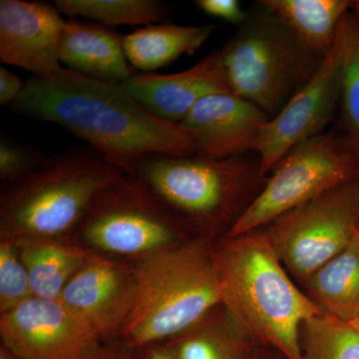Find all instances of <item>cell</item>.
<instances>
[{
	"label": "cell",
	"mask_w": 359,
	"mask_h": 359,
	"mask_svg": "<svg viewBox=\"0 0 359 359\" xmlns=\"http://www.w3.org/2000/svg\"><path fill=\"white\" fill-rule=\"evenodd\" d=\"M134 266L93 256L66 285L60 301L102 342L121 339L136 299Z\"/></svg>",
	"instance_id": "cell-12"
},
{
	"label": "cell",
	"mask_w": 359,
	"mask_h": 359,
	"mask_svg": "<svg viewBox=\"0 0 359 359\" xmlns=\"http://www.w3.org/2000/svg\"><path fill=\"white\" fill-rule=\"evenodd\" d=\"M342 54L339 27L334 47L311 79L264 125L255 153L266 176L290 150L325 133L339 105Z\"/></svg>",
	"instance_id": "cell-10"
},
{
	"label": "cell",
	"mask_w": 359,
	"mask_h": 359,
	"mask_svg": "<svg viewBox=\"0 0 359 359\" xmlns=\"http://www.w3.org/2000/svg\"><path fill=\"white\" fill-rule=\"evenodd\" d=\"M135 359H175L168 347L163 342L149 344L136 349Z\"/></svg>",
	"instance_id": "cell-30"
},
{
	"label": "cell",
	"mask_w": 359,
	"mask_h": 359,
	"mask_svg": "<svg viewBox=\"0 0 359 359\" xmlns=\"http://www.w3.org/2000/svg\"><path fill=\"white\" fill-rule=\"evenodd\" d=\"M351 323H353L354 327L359 328V314L358 318H355V320H353V321H351Z\"/></svg>",
	"instance_id": "cell-34"
},
{
	"label": "cell",
	"mask_w": 359,
	"mask_h": 359,
	"mask_svg": "<svg viewBox=\"0 0 359 359\" xmlns=\"http://www.w3.org/2000/svg\"><path fill=\"white\" fill-rule=\"evenodd\" d=\"M122 174L89 146L46 157L36 171L2 184L0 240L71 243L97 196Z\"/></svg>",
	"instance_id": "cell-4"
},
{
	"label": "cell",
	"mask_w": 359,
	"mask_h": 359,
	"mask_svg": "<svg viewBox=\"0 0 359 359\" xmlns=\"http://www.w3.org/2000/svg\"><path fill=\"white\" fill-rule=\"evenodd\" d=\"M340 30L344 40L340 134L359 154V20L351 11L342 20Z\"/></svg>",
	"instance_id": "cell-24"
},
{
	"label": "cell",
	"mask_w": 359,
	"mask_h": 359,
	"mask_svg": "<svg viewBox=\"0 0 359 359\" xmlns=\"http://www.w3.org/2000/svg\"><path fill=\"white\" fill-rule=\"evenodd\" d=\"M351 13L353 14L354 18L359 20V0L351 1Z\"/></svg>",
	"instance_id": "cell-33"
},
{
	"label": "cell",
	"mask_w": 359,
	"mask_h": 359,
	"mask_svg": "<svg viewBox=\"0 0 359 359\" xmlns=\"http://www.w3.org/2000/svg\"><path fill=\"white\" fill-rule=\"evenodd\" d=\"M323 311L353 321L359 314V230L346 249L314 273L302 287Z\"/></svg>",
	"instance_id": "cell-20"
},
{
	"label": "cell",
	"mask_w": 359,
	"mask_h": 359,
	"mask_svg": "<svg viewBox=\"0 0 359 359\" xmlns=\"http://www.w3.org/2000/svg\"><path fill=\"white\" fill-rule=\"evenodd\" d=\"M285 23L311 53L323 60L351 11L349 0H261Z\"/></svg>",
	"instance_id": "cell-19"
},
{
	"label": "cell",
	"mask_w": 359,
	"mask_h": 359,
	"mask_svg": "<svg viewBox=\"0 0 359 359\" xmlns=\"http://www.w3.org/2000/svg\"><path fill=\"white\" fill-rule=\"evenodd\" d=\"M216 244L194 238L135 264L136 299L121 334L127 346L167 341L222 304Z\"/></svg>",
	"instance_id": "cell-5"
},
{
	"label": "cell",
	"mask_w": 359,
	"mask_h": 359,
	"mask_svg": "<svg viewBox=\"0 0 359 359\" xmlns=\"http://www.w3.org/2000/svg\"><path fill=\"white\" fill-rule=\"evenodd\" d=\"M25 83L18 75L0 68V104L11 106L22 93Z\"/></svg>",
	"instance_id": "cell-28"
},
{
	"label": "cell",
	"mask_w": 359,
	"mask_h": 359,
	"mask_svg": "<svg viewBox=\"0 0 359 359\" xmlns=\"http://www.w3.org/2000/svg\"><path fill=\"white\" fill-rule=\"evenodd\" d=\"M54 6L61 14L80 16L108 27L157 25L167 15L166 6L158 0H56Z\"/></svg>",
	"instance_id": "cell-22"
},
{
	"label": "cell",
	"mask_w": 359,
	"mask_h": 359,
	"mask_svg": "<svg viewBox=\"0 0 359 359\" xmlns=\"http://www.w3.org/2000/svg\"><path fill=\"white\" fill-rule=\"evenodd\" d=\"M0 337L27 359H81L104 344L62 302L36 297L0 314Z\"/></svg>",
	"instance_id": "cell-11"
},
{
	"label": "cell",
	"mask_w": 359,
	"mask_h": 359,
	"mask_svg": "<svg viewBox=\"0 0 359 359\" xmlns=\"http://www.w3.org/2000/svg\"><path fill=\"white\" fill-rule=\"evenodd\" d=\"M269 351H271V349L257 346L250 359H276V356L271 355Z\"/></svg>",
	"instance_id": "cell-31"
},
{
	"label": "cell",
	"mask_w": 359,
	"mask_h": 359,
	"mask_svg": "<svg viewBox=\"0 0 359 359\" xmlns=\"http://www.w3.org/2000/svg\"><path fill=\"white\" fill-rule=\"evenodd\" d=\"M302 359H359V328L349 321L321 313L302 323Z\"/></svg>",
	"instance_id": "cell-23"
},
{
	"label": "cell",
	"mask_w": 359,
	"mask_h": 359,
	"mask_svg": "<svg viewBox=\"0 0 359 359\" xmlns=\"http://www.w3.org/2000/svg\"><path fill=\"white\" fill-rule=\"evenodd\" d=\"M58 56L66 69L94 79L123 83L135 74L125 54L124 36L100 23L66 21Z\"/></svg>",
	"instance_id": "cell-16"
},
{
	"label": "cell",
	"mask_w": 359,
	"mask_h": 359,
	"mask_svg": "<svg viewBox=\"0 0 359 359\" xmlns=\"http://www.w3.org/2000/svg\"><path fill=\"white\" fill-rule=\"evenodd\" d=\"M46 157L22 142L1 135L0 139V179L13 183L36 171Z\"/></svg>",
	"instance_id": "cell-26"
},
{
	"label": "cell",
	"mask_w": 359,
	"mask_h": 359,
	"mask_svg": "<svg viewBox=\"0 0 359 359\" xmlns=\"http://www.w3.org/2000/svg\"><path fill=\"white\" fill-rule=\"evenodd\" d=\"M222 304L257 346L285 359H302L299 330L323 311L292 280L266 229L216 244Z\"/></svg>",
	"instance_id": "cell-2"
},
{
	"label": "cell",
	"mask_w": 359,
	"mask_h": 359,
	"mask_svg": "<svg viewBox=\"0 0 359 359\" xmlns=\"http://www.w3.org/2000/svg\"><path fill=\"white\" fill-rule=\"evenodd\" d=\"M276 359H285V358H282V356L278 355V356H276Z\"/></svg>",
	"instance_id": "cell-35"
},
{
	"label": "cell",
	"mask_w": 359,
	"mask_h": 359,
	"mask_svg": "<svg viewBox=\"0 0 359 359\" xmlns=\"http://www.w3.org/2000/svg\"><path fill=\"white\" fill-rule=\"evenodd\" d=\"M11 108L63 127L126 174L150 155L196 154L192 137L181 124L156 117L122 83L66 68L30 77Z\"/></svg>",
	"instance_id": "cell-1"
},
{
	"label": "cell",
	"mask_w": 359,
	"mask_h": 359,
	"mask_svg": "<svg viewBox=\"0 0 359 359\" xmlns=\"http://www.w3.org/2000/svg\"><path fill=\"white\" fill-rule=\"evenodd\" d=\"M216 26L162 22L139 28L124 36L127 60L136 69L151 73L199 50Z\"/></svg>",
	"instance_id": "cell-17"
},
{
	"label": "cell",
	"mask_w": 359,
	"mask_h": 359,
	"mask_svg": "<svg viewBox=\"0 0 359 359\" xmlns=\"http://www.w3.org/2000/svg\"><path fill=\"white\" fill-rule=\"evenodd\" d=\"M132 176L191 237L215 243L244 216L269 179L259 157L250 154L226 159L150 155Z\"/></svg>",
	"instance_id": "cell-3"
},
{
	"label": "cell",
	"mask_w": 359,
	"mask_h": 359,
	"mask_svg": "<svg viewBox=\"0 0 359 359\" xmlns=\"http://www.w3.org/2000/svg\"><path fill=\"white\" fill-rule=\"evenodd\" d=\"M123 86L149 112L164 121L180 124L205 97L231 93L219 50L208 54L192 67L172 73H135Z\"/></svg>",
	"instance_id": "cell-15"
},
{
	"label": "cell",
	"mask_w": 359,
	"mask_h": 359,
	"mask_svg": "<svg viewBox=\"0 0 359 359\" xmlns=\"http://www.w3.org/2000/svg\"><path fill=\"white\" fill-rule=\"evenodd\" d=\"M34 297L29 275L13 243L0 240V314Z\"/></svg>",
	"instance_id": "cell-25"
},
{
	"label": "cell",
	"mask_w": 359,
	"mask_h": 359,
	"mask_svg": "<svg viewBox=\"0 0 359 359\" xmlns=\"http://www.w3.org/2000/svg\"><path fill=\"white\" fill-rule=\"evenodd\" d=\"M136 351L121 339L104 342L93 353L81 359H135Z\"/></svg>",
	"instance_id": "cell-29"
},
{
	"label": "cell",
	"mask_w": 359,
	"mask_h": 359,
	"mask_svg": "<svg viewBox=\"0 0 359 359\" xmlns=\"http://www.w3.org/2000/svg\"><path fill=\"white\" fill-rule=\"evenodd\" d=\"M194 4L208 15L219 18L238 27L248 16V11L243 9L238 0H196Z\"/></svg>",
	"instance_id": "cell-27"
},
{
	"label": "cell",
	"mask_w": 359,
	"mask_h": 359,
	"mask_svg": "<svg viewBox=\"0 0 359 359\" xmlns=\"http://www.w3.org/2000/svg\"><path fill=\"white\" fill-rule=\"evenodd\" d=\"M269 118L241 97L219 93L199 101L180 124L192 137L196 155L226 159L256 152Z\"/></svg>",
	"instance_id": "cell-14"
},
{
	"label": "cell",
	"mask_w": 359,
	"mask_h": 359,
	"mask_svg": "<svg viewBox=\"0 0 359 359\" xmlns=\"http://www.w3.org/2000/svg\"><path fill=\"white\" fill-rule=\"evenodd\" d=\"M66 20L55 6L39 1H0V60L47 76L62 69L58 51Z\"/></svg>",
	"instance_id": "cell-13"
},
{
	"label": "cell",
	"mask_w": 359,
	"mask_h": 359,
	"mask_svg": "<svg viewBox=\"0 0 359 359\" xmlns=\"http://www.w3.org/2000/svg\"><path fill=\"white\" fill-rule=\"evenodd\" d=\"M359 182V154L340 133L325 132L290 150L226 237L264 228L285 212L323 194Z\"/></svg>",
	"instance_id": "cell-8"
},
{
	"label": "cell",
	"mask_w": 359,
	"mask_h": 359,
	"mask_svg": "<svg viewBox=\"0 0 359 359\" xmlns=\"http://www.w3.org/2000/svg\"><path fill=\"white\" fill-rule=\"evenodd\" d=\"M163 344L175 359H250L257 346L223 304Z\"/></svg>",
	"instance_id": "cell-18"
},
{
	"label": "cell",
	"mask_w": 359,
	"mask_h": 359,
	"mask_svg": "<svg viewBox=\"0 0 359 359\" xmlns=\"http://www.w3.org/2000/svg\"><path fill=\"white\" fill-rule=\"evenodd\" d=\"M34 297L59 301L75 273L93 257L69 242L37 241L16 245Z\"/></svg>",
	"instance_id": "cell-21"
},
{
	"label": "cell",
	"mask_w": 359,
	"mask_h": 359,
	"mask_svg": "<svg viewBox=\"0 0 359 359\" xmlns=\"http://www.w3.org/2000/svg\"><path fill=\"white\" fill-rule=\"evenodd\" d=\"M219 50L231 94L269 117L280 112L323 60L261 1L248 11L244 22Z\"/></svg>",
	"instance_id": "cell-6"
},
{
	"label": "cell",
	"mask_w": 359,
	"mask_h": 359,
	"mask_svg": "<svg viewBox=\"0 0 359 359\" xmlns=\"http://www.w3.org/2000/svg\"><path fill=\"white\" fill-rule=\"evenodd\" d=\"M192 240L140 180L124 173L97 196L71 243L135 266Z\"/></svg>",
	"instance_id": "cell-7"
},
{
	"label": "cell",
	"mask_w": 359,
	"mask_h": 359,
	"mask_svg": "<svg viewBox=\"0 0 359 359\" xmlns=\"http://www.w3.org/2000/svg\"><path fill=\"white\" fill-rule=\"evenodd\" d=\"M0 359H27L20 356V354L13 353V351L4 346V344H0Z\"/></svg>",
	"instance_id": "cell-32"
},
{
	"label": "cell",
	"mask_w": 359,
	"mask_h": 359,
	"mask_svg": "<svg viewBox=\"0 0 359 359\" xmlns=\"http://www.w3.org/2000/svg\"><path fill=\"white\" fill-rule=\"evenodd\" d=\"M280 262L301 287L342 252L359 230V182L337 187L264 226Z\"/></svg>",
	"instance_id": "cell-9"
}]
</instances>
